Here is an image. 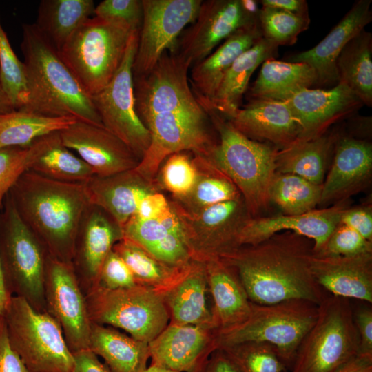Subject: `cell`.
Here are the masks:
<instances>
[{
	"mask_svg": "<svg viewBox=\"0 0 372 372\" xmlns=\"http://www.w3.org/2000/svg\"><path fill=\"white\" fill-rule=\"evenodd\" d=\"M311 240L292 231L238 247L220 258L237 273L250 302L270 304L304 300L316 304L329 294L311 271Z\"/></svg>",
	"mask_w": 372,
	"mask_h": 372,
	"instance_id": "6da1fadb",
	"label": "cell"
},
{
	"mask_svg": "<svg viewBox=\"0 0 372 372\" xmlns=\"http://www.w3.org/2000/svg\"><path fill=\"white\" fill-rule=\"evenodd\" d=\"M8 195L48 255L72 263L78 229L91 204L85 183L60 182L29 169Z\"/></svg>",
	"mask_w": 372,
	"mask_h": 372,
	"instance_id": "7a4b0ae2",
	"label": "cell"
},
{
	"mask_svg": "<svg viewBox=\"0 0 372 372\" xmlns=\"http://www.w3.org/2000/svg\"><path fill=\"white\" fill-rule=\"evenodd\" d=\"M21 44L28 89L22 110L52 117H73L103 126L92 103L59 51L34 23L23 24Z\"/></svg>",
	"mask_w": 372,
	"mask_h": 372,
	"instance_id": "3957f363",
	"label": "cell"
},
{
	"mask_svg": "<svg viewBox=\"0 0 372 372\" xmlns=\"http://www.w3.org/2000/svg\"><path fill=\"white\" fill-rule=\"evenodd\" d=\"M207 111L218 142L205 156L236 185L250 217H258L269 203L277 149L249 139L216 111Z\"/></svg>",
	"mask_w": 372,
	"mask_h": 372,
	"instance_id": "277c9868",
	"label": "cell"
},
{
	"mask_svg": "<svg viewBox=\"0 0 372 372\" xmlns=\"http://www.w3.org/2000/svg\"><path fill=\"white\" fill-rule=\"evenodd\" d=\"M132 31L125 23L94 16L82 23L59 51L90 96L103 90L118 70Z\"/></svg>",
	"mask_w": 372,
	"mask_h": 372,
	"instance_id": "5b68a950",
	"label": "cell"
},
{
	"mask_svg": "<svg viewBox=\"0 0 372 372\" xmlns=\"http://www.w3.org/2000/svg\"><path fill=\"white\" fill-rule=\"evenodd\" d=\"M318 304L304 300H289L270 304L251 302L247 319L217 333V349L247 342L273 345L287 370L298 349L318 316Z\"/></svg>",
	"mask_w": 372,
	"mask_h": 372,
	"instance_id": "8992f818",
	"label": "cell"
},
{
	"mask_svg": "<svg viewBox=\"0 0 372 372\" xmlns=\"http://www.w3.org/2000/svg\"><path fill=\"white\" fill-rule=\"evenodd\" d=\"M359 345L350 299L329 294L318 306L290 372H335L358 355Z\"/></svg>",
	"mask_w": 372,
	"mask_h": 372,
	"instance_id": "52a82bcc",
	"label": "cell"
},
{
	"mask_svg": "<svg viewBox=\"0 0 372 372\" xmlns=\"http://www.w3.org/2000/svg\"><path fill=\"white\" fill-rule=\"evenodd\" d=\"M48 254L21 218L7 194L0 209V260L8 288L39 311L47 312L44 295Z\"/></svg>",
	"mask_w": 372,
	"mask_h": 372,
	"instance_id": "ba28073f",
	"label": "cell"
},
{
	"mask_svg": "<svg viewBox=\"0 0 372 372\" xmlns=\"http://www.w3.org/2000/svg\"><path fill=\"white\" fill-rule=\"evenodd\" d=\"M4 320L11 347L29 372L73 371V353L60 325L48 312L12 296Z\"/></svg>",
	"mask_w": 372,
	"mask_h": 372,
	"instance_id": "9c48e42d",
	"label": "cell"
},
{
	"mask_svg": "<svg viewBox=\"0 0 372 372\" xmlns=\"http://www.w3.org/2000/svg\"><path fill=\"white\" fill-rule=\"evenodd\" d=\"M84 295L91 322L122 329L138 340L150 342L169 324L163 294L150 287L94 285Z\"/></svg>",
	"mask_w": 372,
	"mask_h": 372,
	"instance_id": "30bf717a",
	"label": "cell"
},
{
	"mask_svg": "<svg viewBox=\"0 0 372 372\" xmlns=\"http://www.w3.org/2000/svg\"><path fill=\"white\" fill-rule=\"evenodd\" d=\"M139 30L132 32L118 70L99 92L91 96L103 126L119 138L141 161L150 143V134L139 118L134 94L133 62Z\"/></svg>",
	"mask_w": 372,
	"mask_h": 372,
	"instance_id": "8fae6325",
	"label": "cell"
},
{
	"mask_svg": "<svg viewBox=\"0 0 372 372\" xmlns=\"http://www.w3.org/2000/svg\"><path fill=\"white\" fill-rule=\"evenodd\" d=\"M170 203L180 220L192 259L201 262L220 258L238 247L240 230L251 218L242 196L193 213Z\"/></svg>",
	"mask_w": 372,
	"mask_h": 372,
	"instance_id": "7c38bea8",
	"label": "cell"
},
{
	"mask_svg": "<svg viewBox=\"0 0 372 372\" xmlns=\"http://www.w3.org/2000/svg\"><path fill=\"white\" fill-rule=\"evenodd\" d=\"M143 19L132 65L133 76L148 73L166 51L176 49L179 34L196 20L201 0H142Z\"/></svg>",
	"mask_w": 372,
	"mask_h": 372,
	"instance_id": "4fadbf2b",
	"label": "cell"
},
{
	"mask_svg": "<svg viewBox=\"0 0 372 372\" xmlns=\"http://www.w3.org/2000/svg\"><path fill=\"white\" fill-rule=\"evenodd\" d=\"M44 295L46 311L60 325L71 352L89 349L92 322L72 263L48 256Z\"/></svg>",
	"mask_w": 372,
	"mask_h": 372,
	"instance_id": "5bb4252c",
	"label": "cell"
},
{
	"mask_svg": "<svg viewBox=\"0 0 372 372\" xmlns=\"http://www.w3.org/2000/svg\"><path fill=\"white\" fill-rule=\"evenodd\" d=\"M258 11L249 10L243 0L202 1L196 20L177 41L175 50L195 64L238 30L258 23Z\"/></svg>",
	"mask_w": 372,
	"mask_h": 372,
	"instance_id": "9a60e30c",
	"label": "cell"
},
{
	"mask_svg": "<svg viewBox=\"0 0 372 372\" xmlns=\"http://www.w3.org/2000/svg\"><path fill=\"white\" fill-rule=\"evenodd\" d=\"M59 133L63 145L79 156L94 176H107L133 169L140 161L104 126L76 120Z\"/></svg>",
	"mask_w": 372,
	"mask_h": 372,
	"instance_id": "2e32d148",
	"label": "cell"
},
{
	"mask_svg": "<svg viewBox=\"0 0 372 372\" xmlns=\"http://www.w3.org/2000/svg\"><path fill=\"white\" fill-rule=\"evenodd\" d=\"M215 329L169 324L148 343L151 364L174 372H202L217 349Z\"/></svg>",
	"mask_w": 372,
	"mask_h": 372,
	"instance_id": "e0dca14e",
	"label": "cell"
},
{
	"mask_svg": "<svg viewBox=\"0 0 372 372\" xmlns=\"http://www.w3.org/2000/svg\"><path fill=\"white\" fill-rule=\"evenodd\" d=\"M282 101L288 105L300 123V141L320 136L331 124L351 115L363 105L341 81L328 90L302 88Z\"/></svg>",
	"mask_w": 372,
	"mask_h": 372,
	"instance_id": "ac0fdd59",
	"label": "cell"
},
{
	"mask_svg": "<svg viewBox=\"0 0 372 372\" xmlns=\"http://www.w3.org/2000/svg\"><path fill=\"white\" fill-rule=\"evenodd\" d=\"M123 238L122 227L106 211L92 204L87 207L78 229L72 261L83 293L96 284L105 258Z\"/></svg>",
	"mask_w": 372,
	"mask_h": 372,
	"instance_id": "d6986e66",
	"label": "cell"
},
{
	"mask_svg": "<svg viewBox=\"0 0 372 372\" xmlns=\"http://www.w3.org/2000/svg\"><path fill=\"white\" fill-rule=\"evenodd\" d=\"M347 208L344 202L330 207L313 209L298 215L280 214L248 218L237 238L238 247L256 245L280 231H292L313 242V252H319L340 223Z\"/></svg>",
	"mask_w": 372,
	"mask_h": 372,
	"instance_id": "ffe728a7",
	"label": "cell"
},
{
	"mask_svg": "<svg viewBox=\"0 0 372 372\" xmlns=\"http://www.w3.org/2000/svg\"><path fill=\"white\" fill-rule=\"evenodd\" d=\"M225 118L249 139L269 143L278 149L300 140V123L285 101L249 100L243 108Z\"/></svg>",
	"mask_w": 372,
	"mask_h": 372,
	"instance_id": "44dd1931",
	"label": "cell"
},
{
	"mask_svg": "<svg viewBox=\"0 0 372 372\" xmlns=\"http://www.w3.org/2000/svg\"><path fill=\"white\" fill-rule=\"evenodd\" d=\"M371 0L355 1L329 34L312 48L288 56L286 61L309 65L317 76L316 85H335L339 82L336 61L347 43L372 21Z\"/></svg>",
	"mask_w": 372,
	"mask_h": 372,
	"instance_id": "7402d4cb",
	"label": "cell"
},
{
	"mask_svg": "<svg viewBox=\"0 0 372 372\" xmlns=\"http://www.w3.org/2000/svg\"><path fill=\"white\" fill-rule=\"evenodd\" d=\"M312 274L329 294L372 303V252L354 256H324L313 252Z\"/></svg>",
	"mask_w": 372,
	"mask_h": 372,
	"instance_id": "603a6c76",
	"label": "cell"
},
{
	"mask_svg": "<svg viewBox=\"0 0 372 372\" xmlns=\"http://www.w3.org/2000/svg\"><path fill=\"white\" fill-rule=\"evenodd\" d=\"M330 169L322 183L320 205L344 200L363 187L372 171V146L352 137L336 140Z\"/></svg>",
	"mask_w": 372,
	"mask_h": 372,
	"instance_id": "cb8c5ba5",
	"label": "cell"
},
{
	"mask_svg": "<svg viewBox=\"0 0 372 372\" xmlns=\"http://www.w3.org/2000/svg\"><path fill=\"white\" fill-rule=\"evenodd\" d=\"M170 205L156 218L141 220L133 216L123 227L124 237L169 265L185 267L192 259L178 216Z\"/></svg>",
	"mask_w": 372,
	"mask_h": 372,
	"instance_id": "d4e9b609",
	"label": "cell"
},
{
	"mask_svg": "<svg viewBox=\"0 0 372 372\" xmlns=\"http://www.w3.org/2000/svg\"><path fill=\"white\" fill-rule=\"evenodd\" d=\"M85 185L90 203L103 209L122 228L136 214L141 200L159 189L156 183L143 178L135 168L107 176H94Z\"/></svg>",
	"mask_w": 372,
	"mask_h": 372,
	"instance_id": "484cf974",
	"label": "cell"
},
{
	"mask_svg": "<svg viewBox=\"0 0 372 372\" xmlns=\"http://www.w3.org/2000/svg\"><path fill=\"white\" fill-rule=\"evenodd\" d=\"M208 289L212 299L211 313L218 332L245 321L251 311V302L236 271L220 258L204 262Z\"/></svg>",
	"mask_w": 372,
	"mask_h": 372,
	"instance_id": "4316f807",
	"label": "cell"
},
{
	"mask_svg": "<svg viewBox=\"0 0 372 372\" xmlns=\"http://www.w3.org/2000/svg\"><path fill=\"white\" fill-rule=\"evenodd\" d=\"M262 37L258 22L238 30L214 52L194 64L189 82L201 105L213 99L224 75L236 59Z\"/></svg>",
	"mask_w": 372,
	"mask_h": 372,
	"instance_id": "83f0119b",
	"label": "cell"
},
{
	"mask_svg": "<svg viewBox=\"0 0 372 372\" xmlns=\"http://www.w3.org/2000/svg\"><path fill=\"white\" fill-rule=\"evenodd\" d=\"M207 289L205 262L192 260L186 275L163 294L169 313V324L216 329L211 311L207 306Z\"/></svg>",
	"mask_w": 372,
	"mask_h": 372,
	"instance_id": "f1b7e54d",
	"label": "cell"
},
{
	"mask_svg": "<svg viewBox=\"0 0 372 372\" xmlns=\"http://www.w3.org/2000/svg\"><path fill=\"white\" fill-rule=\"evenodd\" d=\"M278 48L263 37L240 54L224 75L213 99L202 105L224 117L240 108L242 96L256 69L265 61L275 58Z\"/></svg>",
	"mask_w": 372,
	"mask_h": 372,
	"instance_id": "f546056e",
	"label": "cell"
},
{
	"mask_svg": "<svg viewBox=\"0 0 372 372\" xmlns=\"http://www.w3.org/2000/svg\"><path fill=\"white\" fill-rule=\"evenodd\" d=\"M89 349L104 360L111 372H144L150 358L148 343L92 322Z\"/></svg>",
	"mask_w": 372,
	"mask_h": 372,
	"instance_id": "4dcf8cb0",
	"label": "cell"
},
{
	"mask_svg": "<svg viewBox=\"0 0 372 372\" xmlns=\"http://www.w3.org/2000/svg\"><path fill=\"white\" fill-rule=\"evenodd\" d=\"M338 136V134H324L316 138L298 141L287 147L277 149L276 172L297 175L322 185Z\"/></svg>",
	"mask_w": 372,
	"mask_h": 372,
	"instance_id": "1f68e13d",
	"label": "cell"
},
{
	"mask_svg": "<svg viewBox=\"0 0 372 372\" xmlns=\"http://www.w3.org/2000/svg\"><path fill=\"white\" fill-rule=\"evenodd\" d=\"M314 70L304 63L270 58L262 63L259 74L249 89V100L284 101L294 92L316 85Z\"/></svg>",
	"mask_w": 372,
	"mask_h": 372,
	"instance_id": "d6a6232c",
	"label": "cell"
},
{
	"mask_svg": "<svg viewBox=\"0 0 372 372\" xmlns=\"http://www.w3.org/2000/svg\"><path fill=\"white\" fill-rule=\"evenodd\" d=\"M94 9L92 0H42L34 25L59 51Z\"/></svg>",
	"mask_w": 372,
	"mask_h": 372,
	"instance_id": "836d02e7",
	"label": "cell"
},
{
	"mask_svg": "<svg viewBox=\"0 0 372 372\" xmlns=\"http://www.w3.org/2000/svg\"><path fill=\"white\" fill-rule=\"evenodd\" d=\"M112 250L129 267L137 285L163 294L186 275L191 264L182 267L169 265L125 237L116 242Z\"/></svg>",
	"mask_w": 372,
	"mask_h": 372,
	"instance_id": "e575fe53",
	"label": "cell"
},
{
	"mask_svg": "<svg viewBox=\"0 0 372 372\" xmlns=\"http://www.w3.org/2000/svg\"><path fill=\"white\" fill-rule=\"evenodd\" d=\"M339 81L363 105H372V34L362 30L344 47L336 61Z\"/></svg>",
	"mask_w": 372,
	"mask_h": 372,
	"instance_id": "d590c367",
	"label": "cell"
},
{
	"mask_svg": "<svg viewBox=\"0 0 372 372\" xmlns=\"http://www.w3.org/2000/svg\"><path fill=\"white\" fill-rule=\"evenodd\" d=\"M197 176L190 192L172 200L188 213L241 196L232 181L205 156L193 154Z\"/></svg>",
	"mask_w": 372,
	"mask_h": 372,
	"instance_id": "8d00e7d4",
	"label": "cell"
},
{
	"mask_svg": "<svg viewBox=\"0 0 372 372\" xmlns=\"http://www.w3.org/2000/svg\"><path fill=\"white\" fill-rule=\"evenodd\" d=\"M30 170L63 183H85L94 176L91 168L65 147L59 131L43 136L42 149Z\"/></svg>",
	"mask_w": 372,
	"mask_h": 372,
	"instance_id": "74e56055",
	"label": "cell"
},
{
	"mask_svg": "<svg viewBox=\"0 0 372 372\" xmlns=\"http://www.w3.org/2000/svg\"><path fill=\"white\" fill-rule=\"evenodd\" d=\"M73 117L48 116L25 110L0 114V149L26 147L37 138L61 131L76 121Z\"/></svg>",
	"mask_w": 372,
	"mask_h": 372,
	"instance_id": "f35d334b",
	"label": "cell"
},
{
	"mask_svg": "<svg viewBox=\"0 0 372 372\" xmlns=\"http://www.w3.org/2000/svg\"><path fill=\"white\" fill-rule=\"evenodd\" d=\"M322 185H316L294 174L276 173L269 191V203L285 215H298L320 205Z\"/></svg>",
	"mask_w": 372,
	"mask_h": 372,
	"instance_id": "ab89813d",
	"label": "cell"
},
{
	"mask_svg": "<svg viewBox=\"0 0 372 372\" xmlns=\"http://www.w3.org/2000/svg\"><path fill=\"white\" fill-rule=\"evenodd\" d=\"M0 85L14 110L28 104L25 67L12 50L0 21Z\"/></svg>",
	"mask_w": 372,
	"mask_h": 372,
	"instance_id": "60d3db41",
	"label": "cell"
},
{
	"mask_svg": "<svg viewBox=\"0 0 372 372\" xmlns=\"http://www.w3.org/2000/svg\"><path fill=\"white\" fill-rule=\"evenodd\" d=\"M258 17L262 37L277 47L294 44L310 24V19L268 6L259 8Z\"/></svg>",
	"mask_w": 372,
	"mask_h": 372,
	"instance_id": "b9f144b4",
	"label": "cell"
},
{
	"mask_svg": "<svg viewBox=\"0 0 372 372\" xmlns=\"http://www.w3.org/2000/svg\"><path fill=\"white\" fill-rule=\"evenodd\" d=\"M221 349L235 362L240 372L287 371L276 349L267 342H247Z\"/></svg>",
	"mask_w": 372,
	"mask_h": 372,
	"instance_id": "7bdbcfd3",
	"label": "cell"
},
{
	"mask_svg": "<svg viewBox=\"0 0 372 372\" xmlns=\"http://www.w3.org/2000/svg\"><path fill=\"white\" fill-rule=\"evenodd\" d=\"M185 152H180L167 156L156 177L158 187L170 192L174 198L187 194L196 179L197 172L193 157Z\"/></svg>",
	"mask_w": 372,
	"mask_h": 372,
	"instance_id": "ee69618b",
	"label": "cell"
},
{
	"mask_svg": "<svg viewBox=\"0 0 372 372\" xmlns=\"http://www.w3.org/2000/svg\"><path fill=\"white\" fill-rule=\"evenodd\" d=\"M43 136L26 147H7L0 149V206L19 177L30 169L40 154Z\"/></svg>",
	"mask_w": 372,
	"mask_h": 372,
	"instance_id": "f6af8a7d",
	"label": "cell"
},
{
	"mask_svg": "<svg viewBox=\"0 0 372 372\" xmlns=\"http://www.w3.org/2000/svg\"><path fill=\"white\" fill-rule=\"evenodd\" d=\"M372 252V242L340 223L318 253L324 256H354Z\"/></svg>",
	"mask_w": 372,
	"mask_h": 372,
	"instance_id": "bcb514c9",
	"label": "cell"
},
{
	"mask_svg": "<svg viewBox=\"0 0 372 372\" xmlns=\"http://www.w3.org/2000/svg\"><path fill=\"white\" fill-rule=\"evenodd\" d=\"M96 17L121 22L139 30L143 19L141 0H104L94 9Z\"/></svg>",
	"mask_w": 372,
	"mask_h": 372,
	"instance_id": "7dc6e473",
	"label": "cell"
},
{
	"mask_svg": "<svg viewBox=\"0 0 372 372\" xmlns=\"http://www.w3.org/2000/svg\"><path fill=\"white\" fill-rule=\"evenodd\" d=\"M134 278L123 259L113 250L105 258L95 285L118 289L136 285Z\"/></svg>",
	"mask_w": 372,
	"mask_h": 372,
	"instance_id": "c3c4849f",
	"label": "cell"
},
{
	"mask_svg": "<svg viewBox=\"0 0 372 372\" xmlns=\"http://www.w3.org/2000/svg\"><path fill=\"white\" fill-rule=\"evenodd\" d=\"M340 223L357 231L366 240L372 242V209L371 205L345 208Z\"/></svg>",
	"mask_w": 372,
	"mask_h": 372,
	"instance_id": "681fc988",
	"label": "cell"
},
{
	"mask_svg": "<svg viewBox=\"0 0 372 372\" xmlns=\"http://www.w3.org/2000/svg\"><path fill=\"white\" fill-rule=\"evenodd\" d=\"M353 320L360 339L358 355H372V309L367 305L354 309Z\"/></svg>",
	"mask_w": 372,
	"mask_h": 372,
	"instance_id": "f907efd6",
	"label": "cell"
},
{
	"mask_svg": "<svg viewBox=\"0 0 372 372\" xmlns=\"http://www.w3.org/2000/svg\"><path fill=\"white\" fill-rule=\"evenodd\" d=\"M0 372H29L11 347L4 318L0 320Z\"/></svg>",
	"mask_w": 372,
	"mask_h": 372,
	"instance_id": "816d5d0a",
	"label": "cell"
},
{
	"mask_svg": "<svg viewBox=\"0 0 372 372\" xmlns=\"http://www.w3.org/2000/svg\"><path fill=\"white\" fill-rule=\"evenodd\" d=\"M170 201L159 191L146 195L140 202L134 215L141 220L156 218L170 207Z\"/></svg>",
	"mask_w": 372,
	"mask_h": 372,
	"instance_id": "f5cc1de1",
	"label": "cell"
},
{
	"mask_svg": "<svg viewBox=\"0 0 372 372\" xmlns=\"http://www.w3.org/2000/svg\"><path fill=\"white\" fill-rule=\"evenodd\" d=\"M73 355L74 366L72 372H111L90 349L77 351Z\"/></svg>",
	"mask_w": 372,
	"mask_h": 372,
	"instance_id": "db71d44e",
	"label": "cell"
},
{
	"mask_svg": "<svg viewBox=\"0 0 372 372\" xmlns=\"http://www.w3.org/2000/svg\"><path fill=\"white\" fill-rule=\"evenodd\" d=\"M202 372H240V371L227 353L218 348L211 353Z\"/></svg>",
	"mask_w": 372,
	"mask_h": 372,
	"instance_id": "11a10c76",
	"label": "cell"
},
{
	"mask_svg": "<svg viewBox=\"0 0 372 372\" xmlns=\"http://www.w3.org/2000/svg\"><path fill=\"white\" fill-rule=\"evenodd\" d=\"M262 6L277 8L298 17L310 19L309 6L305 0H261Z\"/></svg>",
	"mask_w": 372,
	"mask_h": 372,
	"instance_id": "9f6ffc18",
	"label": "cell"
},
{
	"mask_svg": "<svg viewBox=\"0 0 372 372\" xmlns=\"http://www.w3.org/2000/svg\"><path fill=\"white\" fill-rule=\"evenodd\" d=\"M335 372H372V355H358Z\"/></svg>",
	"mask_w": 372,
	"mask_h": 372,
	"instance_id": "6f0895ef",
	"label": "cell"
},
{
	"mask_svg": "<svg viewBox=\"0 0 372 372\" xmlns=\"http://www.w3.org/2000/svg\"><path fill=\"white\" fill-rule=\"evenodd\" d=\"M12 296L6 282L0 260V320L4 318Z\"/></svg>",
	"mask_w": 372,
	"mask_h": 372,
	"instance_id": "680465c9",
	"label": "cell"
},
{
	"mask_svg": "<svg viewBox=\"0 0 372 372\" xmlns=\"http://www.w3.org/2000/svg\"><path fill=\"white\" fill-rule=\"evenodd\" d=\"M14 110L12 105L0 85V114L9 113Z\"/></svg>",
	"mask_w": 372,
	"mask_h": 372,
	"instance_id": "91938a15",
	"label": "cell"
},
{
	"mask_svg": "<svg viewBox=\"0 0 372 372\" xmlns=\"http://www.w3.org/2000/svg\"><path fill=\"white\" fill-rule=\"evenodd\" d=\"M144 372H174L158 366L150 364Z\"/></svg>",
	"mask_w": 372,
	"mask_h": 372,
	"instance_id": "94428289",
	"label": "cell"
}]
</instances>
